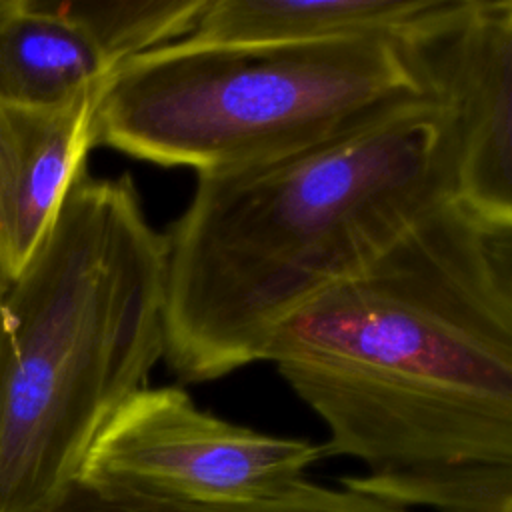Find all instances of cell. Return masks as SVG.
<instances>
[{
    "label": "cell",
    "instance_id": "obj_9",
    "mask_svg": "<svg viewBox=\"0 0 512 512\" xmlns=\"http://www.w3.org/2000/svg\"><path fill=\"white\" fill-rule=\"evenodd\" d=\"M438 0H206L184 38L198 44H312L394 38Z\"/></svg>",
    "mask_w": 512,
    "mask_h": 512
},
{
    "label": "cell",
    "instance_id": "obj_2",
    "mask_svg": "<svg viewBox=\"0 0 512 512\" xmlns=\"http://www.w3.org/2000/svg\"><path fill=\"white\" fill-rule=\"evenodd\" d=\"M452 198L450 138L428 96L312 148L200 174L164 232L166 366L192 384L264 360L284 320Z\"/></svg>",
    "mask_w": 512,
    "mask_h": 512
},
{
    "label": "cell",
    "instance_id": "obj_8",
    "mask_svg": "<svg viewBox=\"0 0 512 512\" xmlns=\"http://www.w3.org/2000/svg\"><path fill=\"white\" fill-rule=\"evenodd\" d=\"M112 72L66 2L0 0V102L60 104Z\"/></svg>",
    "mask_w": 512,
    "mask_h": 512
},
{
    "label": "cell",
    "instance_id": "obj_4",
    "mask_svg": "<svg viewBox=\"0 0 512 512\" xmlns=\"http://www.w3.org/2000/svg\"><path fill=\"white\" fill-rule=\"evenodd\" d=\"M422 96L388 36L312 44L182 38L104 80L94 138L200 176L312 148Z\"/></svg>",
    "mask_w": 512,
    "mask_h": 512
},
{
    "label": "cell",
    "instance_id": "obj_13",
    "mask_svg": "<svg viewBox=\"0 0 512 512\" xmlns=\"http://www.w3.org/2000/svg\"><path fill=\"white\" fill-rule=\"evenodd\" d=\"M0 286H2V278H0Z\"/></svg>",
    "mask_w": 512,
    "mask_h": 512
},
{
    "label": "cell",
    "instance_id": "obj_10",
    "mask_svg": "<svg viewBox=\"0 0 512 512\" xmlns=\"http://www.w3.org/2000/svg\"><path fill=\"white\" fill-rule=\"evenodd\" d=\"M340 486L398 508L464 512L512 502V464H462L408 472L342 476Z\"/></svg>",
    "mask_w": 512,
    "mask_h": 512
},
{
    "label": "cell",
    "instance_id": "obj_1",
    "mask_svg": "<svg viewBox=\"0 0 512 512\" xmlns=\"http://www.w3.org/2000/svg\"><path fill=\"white\" fill-rule=\"evenodd\" d=\"M264 360L368 474L512 464V222L452 198L272 334Z\"/></svg>",
    "mask_w": 512,
    "mask_h": 512
},
{
    "label": "cell",
    "instance_id": "obj_11",
    "mask_svg": "<svg viewBox=\"0 0 512 512\" xmlns=\"http://www.w3.org/2000/svg\"><path fill=\"white\" fill-rule=\"evenodd\" d=\"M64 2L114 70L134 56L186 38L206 6V0Z\"/></svg>",
    "mask_w": 512,
    "mask_h": 512
},
{
    "label": "cell",
    "instance_id": "obj_3",
    "mask_svg": "<svg viewBox=\"0 0 512 512\" xmlns=\"http://www.w3.org/2000/svg\"><path fill=\"white\" fill-rule=\"evenodd\" d=\"M166 238L130 174L68 188L0 286V512H62L112 414L164 356Z\"/></svg>",
    "mask_w": 512,
    "mask_h": 512
},
{
    "label": "cell",
    "instance_id": "obj_12",
    "mask_svg": "<svg viewBox=\"0 0 512 512\" xmlns=\"http://www.w3.org/2000/svg\"><path fill=\"white\" fill-rule=\"evenodd\" d=\"M62 512H408L372 496L348 490L330 488L306 478L290 488L246 502L224 504H190L168 502L154 498H98L80 490L68 500Z\"/></svg>",
    "mask_w": 512,
    "mask_h": 512
},
{
    "label": "cell",
    "instance_id": "obj_5",
    "mask_svg": "<svg viewBox=\"0 0 512 512\" xmlns=\"http://www.w3.org/2000/svg\"><path fill=\"white\" fill-rule=\"evenodd\" d=\"M326 456L324 444L218 418L180 386H144L92 442L76 490L98 498L246 502L290 488Z\"/></svg>",
    "mask_w": 512,
    "mask_h": 512
},
{
    "label": "cell",
    "instance_id": "obj_7",
    "mask_svg": "<svg viewBox=\"0 0 512 512\" xmlns=\"http://www.w3.org/2000/svg\"><path fill=\"white\" fill-rule=\"evenodd\" d=\"M102 84L50 106L0 102L2 282L28 264L68 188L86 172Z\"/></svg>",
    "mask_w": 512,
    "mask_h": 512
},
{
    "label": "cell",
    "instance_id": "obj_6",
    "mask_svg": "<svg viewBox=\"0 0 512 512\" xmlns=\"http://www.w3.org/2000/svg\"><path fill=\"white\" fill-rule=\"evenodd\" d=\"M392 40L444 118L456 198L512 222V0H438Z\"/></svg>",
    "mask_w": 512,
    "mask_h": 512
}]
</instances>
